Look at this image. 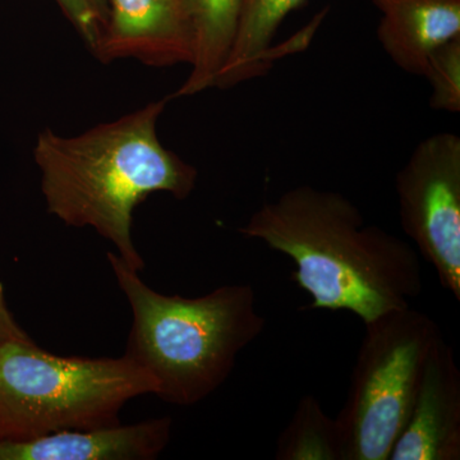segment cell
<instances>
[{
    "label": "cell",
    "mask_w": 460,
    "mask_h": 460,
    "mask_svg": "<svg viewBox=\"0 0 460 460\" xmlns=\"http://www.w3.org/2000/svg\"><path fill=\"white\" fill-rule=\"evenodd\" d=\"M29 335L18 326L5 304L4 287L0 283V347L11 341H25Z\"/></svg>",
    "instance_id": "16"
},
{
    "label": "cell",
    "mask_w": 460,
    "mask_h": 460,
    "mask_svg": "<svg viewBox=\"0 0 460 460\" xmlns=\"http://www.w3.org/2000/svg\"><path fill=\"white\" fill-rule=\"evenodd\" d=\"M195 32V56L187 80L172 98L213 89L228 57L242 0H181Z\"/></svg>",
    "instance_id": "12"
},
{
    "label": "cell",
    "mask_w": 460,
    "mask_h": 460,
    "mask_svg": "<svg viewBox=\"0 0 460 460\" xmlns=\"http://www.w3.org/2000/svg\"><path fill=\"white\" fill-rule=\"evenodd\" d=\"M169 417L133 425L66 429L31 440H0V460H150L168 447Z\"/></svg>",
    "instance_id": "9"
},
{
    "label": "cell",
    "mask_w": 460,
    "mask_h": 460,
    "mask_svg": "<svg viewBox=\"0 0 460 460\" xmlns=\"http://www.w3.org/2000/svg\"><path fill=\"white\" fill-rule=\"evenodd\" d=\"M93 57L108 23V0H54Z\"/></svg>",
    "instance_id": "15"
},
{
    "label": "cell",
    "mask_w": 460,
    "mask_h": 460,
    "mask_svg": "<svg viewBox=\"0 0 460 460\" xmlns=\"http://www.w3.org/2000/svg\"><path fill=\"white\" fill-rule=\"evenodd\" d=\"M278 460H343L341 432L319 399L304 395L277 441Z\"/></svg>",
    "instance_id": "13"
},
{
    "label": "cell",
    "mask_w": 460,
    "mask_h": 460,
    "mask_svg": "<svg viewBox=\"0 0 460 460\" xmlns=\"http://www.w3.org/2000/svg\"><path fill=\"white\" fill-rule=\"evenodd\" d=\"M460 459V371L444 338L429 353L407 425L390 460Z\"/></svg>",
    "instance_id": "8"
},
{
    "label": "cell",
    "mask_w": 460,
    "mask_h": 460,
    "mask_svg": "<svg viewBox=\"0 0 460 460\" xmlns=\"http://www.w3.org/2000/svg\"><path fill=\"white\" fill-rule=\"evenodd\" d=\"M402 232L460 302V138L441 132L420 142L395 178Z\"/></svg>",
    "instance_id": "6"
},
{
    "label": "cell",
    "mask_w": 460,
    "mask_h": 460,
    "mask_svg": "<svg viewBox=\"0 0 460 460\" xmlns=\"http://www.w3.org/2000/svg\"><path fill=\"white\" fill-rule=\"evenodd\" d=\"M195 32L181 0H108V23L96 59H136L148 66L190 65Z\"/></svg>",
    "instance_id": "7"
},
{
    "label": "cell",
    "mask_w": 460,
    "mask_h": 460,
    "mask_svg": "<svg viewBox=\"0 0 460 460\" xmlns=\"http://www.w3.org/2000/svg\"><path fill=\"white\" fill-rule=\"evenodd\" d=\"M423 77L431 87V108L447 113H459L460 36L445 42L431 54Z\"/></svg>",
    "instance_id": "14"
},
{
    "label": "cell",
    "mask_w": 460,
    "mask_h": 460,
    "mask_svg": "<svg viewBox=\"0 0 460 460\" xmlns=\"http://www.w3.org/2000/svg\"><path fill=\"white\" fill-rule=\"evenodd\" d=\"M238 232L295 262L293 280L311 296V310L348 311L366 323L410 307L422 292L419 252L366 224L358 206L335 190L293 187Z\"/></svg>",
    "instance_id": "1"
},
{
    "label": "cell",
    "mask_w": 460,
    "mask_h": 460,
    "mask_svg": "<svg viewBox=\"0 0 460 460\" xmlns=\"http://www.w3.org/2000/svg\"><path fill=\"white\" fill-rule=\"evenodd\" d=\"M171 99L148 102L80 135L45 128L33 147L48 213L66 226L96 230L138 272L145 262L132 239L136 208L157 192L186 199L199 180L198 169L157 135Z\"/></svg>",
    "instance_id": "2"
},
{
    "label": "cell",
    "mask_w": 460,
    "mask_h": 460,
    "mask_svg": "<svg viewBox=\"0 0 460 460\" xmlns=\"http://www.w3.org/2000/svg\"><path fill=\"white\" fill-rule=\"evenodd\" d=\"M148 394L155 381L124 356L59 357L30 338L0 347V440L118 425L123 405Z\"/></svg>",
    "instance_id": "4"
},
{
    "label": "cell",
    "mask_w": 460,
    "mask_h": 460,
    "mask_svg": "<svg viewBox=\"0 0 460 460\" xmlns=\"http://www.w3.org/2000/svg\"><path fill=\"white\" fill-rule=\"evenodd\" d=\"M363 325L349 390L335 420L343 460H389L443 334L435 320L411 305Z\"/></svg>",
    "instance_id": "5"
},
{
    "label": "cell",
    "mask_w": 460,
    "mask_h": 460,
    "mask_svg": "<svg viewBox=\"0 0 460 460\" xmlns=\"http://www.w3.org/2000/svg\"><path fill=\"white\" fill-rule=\"evenodd\" d=\"M108 261L132 310L123 356L146 371L156 396L178 407L205 401L228 380L238 356L265 329L251 284H226L208 295L165 296L117 253Z\"/></svg>",
    "instance_id": "3"
},
{
    "label": "cell",
    "mask_w": 460,
    "mask_h": 460,
    "mask_svg": "<svg viewBox=\"0 0 460 460\" xmlns=\"http://www.w3.org/2000/svg\"><path fill=\"white\" fill-rule=\"evenodd\" d=\"M305 0H242L237 30L215 87L229 89L261 75L277 51L272 40L290 12Z\"/></svg>",
    "instance_id": "11"
},
{
    "label": "cell",
    "mask_w": 460,
    "mask_h": 460,
    "mask_svg": "<svg viewBox=\"0 0 460 460\" xmlns=\"http://www.w3.org/2000/svg\"><path fill=\"white\" fill-rule=\"evenodd\" d=\"M380 12L377 39L402 71L423 77L429 58L460 36V0H371Z\"/></svg>",
    "instance_id": "10"
}]
</instances>
